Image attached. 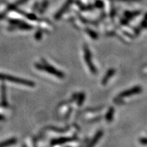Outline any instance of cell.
Wrapping results in <instances>:
<instances>
[{
    "mask_svg": "<svg viewBox=\"0 0 147 147\" xmlns=\"http://www.w3.org/2000/svg\"><path fill=\"white\" fill-rule=\"evenodd\" d=\"M84 60H85L86 63L87 64L90 71H91L92 73L95 74L96 73V68L95 67L93 63H92L91 53H90L89 47H88L87 46H84Z\"/></svg>",
    "mask_w": 147,
    "mask_h": 147,
    "instance_id": "1",
    "label": "cell"
},
{
    "mask_svg": "<svg viewBox=\"0 0 147 147\" xmlns=\"http://www.w3.org/2000/svg\"><path fill=\"white\" fill-rule=\"evenodd\" d=\"M39 68L41 69H43V70H45L47 72L51 74L55 75L57 77L60 78H63L64 77L63 74L61 72V71H59L58 69L54 68V67H52V66L48 65H40Z\"/></svg>",
    "mask_w": 147,
    "mask_h": 147,
    "instance_id": "2",
    "label": "cell"
},
{
    "mask_svg": "<svg viewBox=\"0 0 147 147\" xmlns=\"http://www.w3.org/2000/svg\"><path fill=\"white\" fill-rule=\"evenodd\" d=\"M142 91V89H141L140 87H134L132 89H129L127 91H125L121 93L120 95H119V99H122L124 98V97L131 96V95L138 94Z\"/></svg>",
    "mask_w": 147,
    "mask_h": 147,
    "instance_id": "3",
    "label": "cell"
},
{
    "mask_svg": "<svg viewBox=\"0 0 147 147\" xmlns=\"http://www.w3.org/2000/svg\"><path fill=\"white\" fill-rule=\"evenodd\" d=\"M103 135V132L102 131H98L97 133L95 134V136L93 138V140L91 141V142L89 143V144L88 145L87 147H93L95 146V144H97V142H98L99 140H100V139L102 138Z\"/></svg>",
    "mask_w": 147,
    "mask_h": 147,
    "instance_id": "4",
    "label": "cell"
},
{
    "mask_svg": "<svg viewBox=\"0 0 147 147\" xmlns=\"http://www.w3.org/2000/svg\"><path fill=\"white\" fill-rule=\"evenodd\" d=\"M71 140H72V138H60L55 139L54 140H53L52 144L55 145L61 144H63V143L70 142Z\"/></svg>",
    "mask_w": 147,
    "mask_h": 147,
    "instance_id": "5",
    "label": "cell"
},
{
    "mask_svg": "<svg viewBox=\"0 0 147 147\" xmlns=\"http://www.w3.org/2000/svg\"><path fill=\"white\" fill-rule=\"evenodd\" d=\"M115 73V69H109V70L108 71V72L106 73V74L105 75V76H104V78H103L102 84H106V83H107V82L110 80V78H111V77L113 76V74Z\"/></svg>",
    "mask_w": 147,
    "mask_h": 147,
    "instance_id": "6",
    "label": "cell"
},
{
    "mask_svg": "<svg viewBox=\"0 0 147 147\" xmlns=\"http://www.w3.org/2000/svg\"><path fill=\"white\" fill-rule=\"evenodd\" d=\"M113 114H114V109L113 108H110V110H108L107 115H106V119L108 121H111L113 117Z\"/></svg>",
    "mask_w": 147,
    "mask_h": 147,
    "instance_id": "7",
    "label": "cell"
},
{
    "mask_svg": "<svg viewBox=\"0 0 147 147\" xmlns=\"http://www.w3.org/2000/svg\"><path fill=\"white\" fill-rule=\"evenodd\" d=\"M140 142L142 144H147V138H141L140 140Z\"/></svg>",
    "mask_w": 147,
    "mask_h": 147,
    "instance_id": "8",
    "label": "cell"
}]
</instances>
